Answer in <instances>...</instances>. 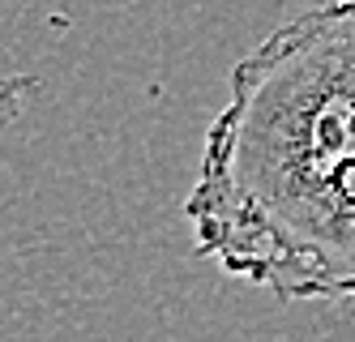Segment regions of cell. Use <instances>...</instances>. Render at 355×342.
<instances>
[{
    "mask_svg": "<svg viewBox=\"0 0 355 342\" xmlns=\"http://www.w3.org/2000/svg\"><path fill=\"white\" fill-rule=\"evenodd\" d=\"M184 219L197 257L278 304H355V0L309 5L232 65Z\"/></svg>",
    "mask_w": 355,
    "mask_h": 342,
    "instance_id": "obj_1",
    "label": "cell"
}]
</instances>
